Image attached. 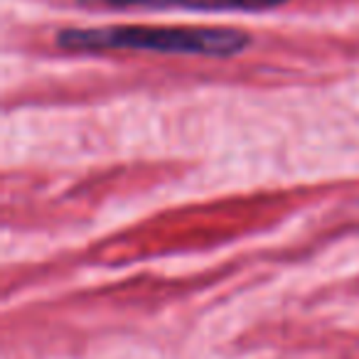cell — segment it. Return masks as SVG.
I'll list each match as a JSON object with an SVG mask.
<instances>
[{
  "instance_id": "6da1fadb",
  "label": "cell",
  "mask_w": 359,
  "mask_h": 359,
  "mask_svg": "<svg viewBox=\"0 0 359 359\" xmlns=\"http://www.w3.org/2000/svg\"><path fill=\"white\" fill-rule=\"evenodd\" d=\"M57 45L72 52H160V55L234 57L251 45L244 30L231 27H67L57 32Z\"/></svg>"
},
{
  "instance_id": "7a4b0ae2",
  "label": "cell",
  "mask_w": 359,
  "mask_h": 359,
  "mask_svg": "<svg viewBox=\"0 0 359 359\" xmlns=\"http://www.w3.org/2000/svg\"><path fill=\"white\" fill-rule=\"evenodd\" d=\"M86 8H109V11H130V8H180V11L202 13H254L283 6L285 0H79Z\"/></svg>"
}]
</instances>
